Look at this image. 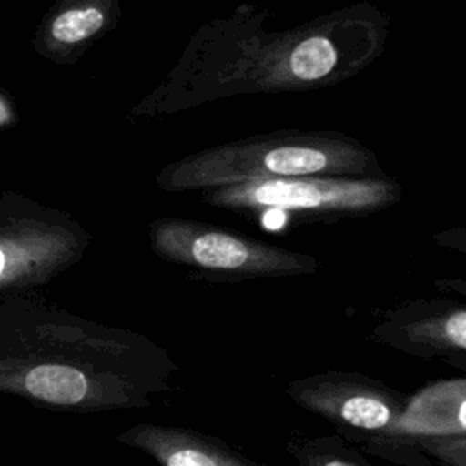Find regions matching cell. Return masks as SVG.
<instances>
[{"label": "cell", "mask_w": 466, "mask_h": 466, "mask_svg": "<svg viewBox=\"0 0 466 466\" xmlns=\"http://www.w3.org/2000/svg\"><path fill=\"white\" fill-rule=\"evenodd\" d=\"M2 269H4V255L0 251V273H2Z\"/></svg>", "instance_id": "cell-13"}, {"label": "cell", "mask_w": 466, "mask_h": 466, "mask_svg": "<svg viewBox=\"0 0 466 466\" xmlns=\"http://www.w3.org/2000/svg\"><path fill=\"white\" fill-rule=\"evenodd\" d=\"M286 393L300 408L339 428L371 433L375 442L393 431L408 404V395L384 382L342 371L297 379L286 386Z\"/></svg>", "instance_id": "cell-4"}, {"label": "cell", "mask_w": 466, "mask_h": 466, "mask_svg": "<svg viewBox=\"0 0 466 466\" xmlns=\"http://www.w3.org/2000/svg\"><path fill=\"white\" fill-rule=\"evenodd\" d=\"M462 433H466V379H444L408 397L397 426L379 444Z\"/></svg>", "instance_id": "cell-6"}, {"label": "cell", "mask_w": 466, "mask_h": 466, "mask_svg": "<svg viewBox=\"0 0 466 466\" xmlns=\"http://www.w3.org/2000/svg\"><path fill=\"white\" fill-rule=\"evenodd\" d=\"M433 240L439 246L451 248V249L466 253V228H455V229L439 231V233L433 235Z\"/></svg>", "instance_id": "cell-12"}, {"label": "cell", "mask_w": 466, "mask_h": 466, "mask_svg": "<svg viewBox=\"0 0 466 466\" xmlns=\"http://www.w3.org/2000/svg\"><path fill=\"white\" fill-rule=\"evenodd\" d=\"M428 313L395 319L382 326L384 340L399 344L417 353L446 355L466 353V308L448 304H430Z\"/></svg>", "instance_id": "cell-7"}, {"label": "cell", "mask_w": 466, "mask_h": 466, "mask_svg": "<svg viewBox=\"0 0 466 466\" xmlns=\"http://www.w3.org/2000/svg\"><path fill=\"white\" fill-rule=\"evenodd\" d=\"M29 393L55 404H75L87 391L86 377L71 366H36L25 379Z\"/></svg>", "instance_id": "cell-9"}, {"label": "cell", "mask_w": 466, "mask_h": 466, "mask_svg": "<svg viewBox=\"0 0 466 466\" xmlns=\"http://www.w3.org/2000/svg\"><path fill=\"white\" fill-rule=\"evenodd\" d=\"M0 111H4V106H2V102H0Z\"/></svg>", "instance_id": "cell-14"}, {"label": "cell", "mask_w": 466, "mask_h": 466, "mask_svg": "<svg viewBox=\"0 0 466 466\" xmlns=\"http://www.w3.org/2000/svg\"><path fill=\"white\" fill-rule=\"evenodd\" d=\"M169 246L202 269L233 280L309 275L319 269L315 257L262 242L237 231L186 226L169 233Z\"/></svg>", "instance_id": "cell-5"}, {"label": "cell", "mask_w": 466, "mask_h": 466, "mask_svg": "<svg viewBox=\"0 0 466 466\" xmlns=\"http://www.w3.org/2000/svg\"><path fill=\"white\" fill-rule=\"evenodd\" d=\"M118 15V0H56L42 35L55 47H75L102 33Z\"/></svg>", "instance_id": "cell-8"}, {"label": "cell", "mask_w": 466, "mask_h": 466, "mask_svg": "<svg viewBox=\"0 0 466 466\" xmlns=\"http://www.w3.org/2000/svg\"><path fill=\"white\" fill-rule=\"evenodd\" d=\"M370 55L346 53L331 36L311 33L244 46L215 80L220 95L277 93L331 86L359 71Z\"/></svg>", "instance_id": "cell-3"}, {"label": "cell", "mask_w": 466, "mask_h": 466, "mask_svg": "<svg viewBox=\"0 0 466 466\" xmlns=\"http://www.w3.org/2000/svg\"><path fill=\"white\" fill-rule=\"evenodd\" d=\"M289 453L306 466H366L368 461L350 450L337 437H322L315 441H304L289 446Z\"/></svg>", "instance_id": "cell-10"}, {"label": "cell", "mask_w": 466, "mask_h": 466, "mask_svg": "<svg viewBox=\"0 0 466 466\" xmlns=\"http://www.w3.org/2000/svg\"><path fill=\"white\" fill-rule=\"evenodd\" d=\"M431 457L451 466H466V433L462 435H441V437H420L410 441Z\"/></svg>", "instance_id": "cell-11"}, {"label": "cell", "mask_w": 466, "mask_h": 466, "mask_svg": "<svg viewBox=\"0 0 466 466\" xmlns=\"http://www.w3.org/2000/svg\"><path fill=\"white\" fill-rule=\"evenodd\" d=\"M386 175L377 155L340 131L277 129L211 147L186 162V186L222 187L249 180L291 177Z\"/></svg>", "instance_id": "cell-1"}, {"label": "cell", "mask_w": 466, "mask_h": 466, "mask_svg": "<svg viewBox=\"0 0 466 466\" xmlns=\"http://www.w3.org/2000/svg\"><path fill=\"white\" fill-rule=\"evenodd\" d=\"M402 198L388 177H291L213 187L208 200L237 213L282 211L299 220H342L379 213Z\"/></svg>", "instance_id": "cell-2"}]
</instances>
